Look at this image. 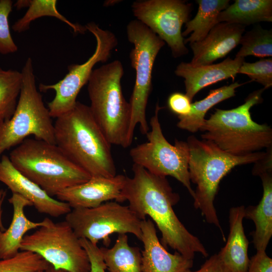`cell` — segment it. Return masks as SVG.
<instances>
[{
    "mask_svg": "<svg viewBox=\"0 0 272 272\" xmlns=\"http://www.w3.org/2000/svg\"><path fill=\"white\" fill-rule=\"evenodd\" d=\"M100 248L109 272H142L141 250L129 245L126 234H118L111 248Z\"/></svg>",
    "mask_w": 272,
    "mask_h": 272,
    "instance_id": "cell-23",
    "label": "cell"
},
{
    "mask_svg": "<svg viewBox=\"0 0 272 272\" xmlns=\"http://www.w3.org/2000/svg\"><path fill=\"white\" fill-rule=\"evenodd\" d=\"M0 181L12 192L18 194L32 202L41 214L57 218L71 210L69 205L48 195L41 188L22 175L11 163L9 156L0 157Z\"/></svg>",
    "mask_w": 272,
    "mask_h": 272,
    "instance_id": "cell-16",
    "label": "cell"
},
{
    "mask_svg": "<svg viewBox=\"0 0 272 272\" xmlns=\"http://www.w3.org/2000/svg\"><path fill=\"white\" fill-rule=\"evenodd\" d=\"M56 0H20L14 6L20 10L27 7L28 9L25 15L13 25L12 29L21 33L30 28L31 23L36 19L44 16L55 17L68 25L75 33L84 34L87 31L85 26L75 24L61 15L56 8Z\"/></svg>",
    "mask_w": 272,
    "mask_h": 272,
    "instance_id": "cell-26",
    "label": "cell"
},
{
    "mask_svg": "<svg viewBox=\"0 0 272 272\" xmlns=\"http://www.w3.org/2000/svg\"><path fill=\"white\" fill-rule=\"evenodd\" d=\"M9 157L17 170L52 197L91 177L56 144L35 138L25 139L11 152Z\"/></svg>",
    "mask_w": 272,
    "mask_h": 272,
    "instance_id": "cell-5",
    "label": "cell"
},
{
    "mask_svg": "<svg viewBox=\"0 0 272 272\" xmlns=\"http://www.w3.org/2000/svg\"><path fill=\"white\" fill-rule=\"evenodd\" d=\"M184 272H233L221 260L218 253L212 255L195 271L190 269Z\"/></svg>",
    "mask_w": 272,
    "mask_h": 272,
    "instance_id": "cell-35",
    "label": "cell"
},
{
    "mask_svg": "<svg viewBox=\"0 0 272 272\" xmlns=\"http://www.w3.org/2000/svg\"><path fill=\"white\" fill-rule=\"evenodd\" d=\"M6 191L4 189H0V231H5L2 221V205L6 195Z\"/></svg>",
    "mask_w": 272,
    "mask_h": 272,
    "instance_id": "cell-36",
    "label": "cell"
},
{
    "mask_svg": "<svg viewBox=\"0 0 272 272\" xmlns=\"http://www.w3.org/2000/svg\"><path fill=\"white\" fill-rule=\"evenodd\" d=\"M198 8L194 18L186 24V29L182 32V36L191 33L184 40L189 44L204 39L212 29L217 24V18L221 12L229 5V0H197Z\"/></svg>",
    "mask_w": 272,
    "mask_h": 272,
    "instance_id": "cell-24",
    "label": "cell"
},
{
    "mask_svg": "<svg viewBox=\"0 0 272 272\" xmlns=\"http://www.w3.org/2000/svg\"><path fill=\"white\" fill-rule=\"evenodd\" d=\"M254 164L252 174L261 178L262 196L257 205L245 208L244 218L255 224L251 235L256 251H266L272 236V151L267 150L264 157Z\"/></svg>",
    "mask_w": 272,
    "mask_h": 272,
    "instance_id": "cell-15",
    "label": "cell"
},
{
    "mask_svg": "<svg viewBox=\"0 0 272 272\" xmlns=\"http://www.w3.org/2000/svg\"><path fill=\"white\" fill-rule=\"evenodd\" d=\"M38 272H44L43 271H38Z\"/></svg>",
    "mask_w": 272,
    "mask_h": 272,
    "instance_id": "cell-38",
    "label": "cell"
},
{
    "mask_svg": "<svg viewBox=\"0 0 272 272\" xmlns=\"http://www.w3.org/2000/svg\"><path fill=\"white\" fill-rule=\"evenodd\" d=\"M44 220V225L24 237L20 251L39 254L56 269L89 272L88 256L67 223L65 221L54 223L48 218Z\"/></svg>",
    "mask_w": 272,
    "mask_h": 272,
    "instance_id": "cell-10",
    "label": "cell"
},
{
    "mask_svg": "<svg viewBox=\"0 0 272 272\" xmlns=\"http://www.w3.org/2000/svg\"><path fill=\"white\" fill-rule=\"evenodd\" d=\"M247 272H272V259L266 251H257L249 260Z\"/></svg>",
    "mask_w": 272,
    "mask_h": 272,
    "instance_id": "cell-34",
    "label": "cell"
},
{
    "mask_svg": "<svg viewBox=\"0 0 272 272\" xmlns=\"http://www.w3.org/2000/svg\"><path fill=\"white\" fill-rule=\"evenodd\" d=\"M126 176H93L87 181L66 188L56 195L57 200L67 203L73 209L92 208L114 200L124 201L122 195Z\"/></svg>",
    "mask_w": 272,
    "mask_h": 272,
    "instance_id": "cell-14",
    "label": "cell"
},
{
    "mask_svg": "<svg viewBox=\"0 0 272 272\" xmlns=\"http://www.w3.org/2000/svg\"><path fill=\"white\" fill-rule=\"evenodd\" d=\"M191 8V4L181 0L137 1L131 5L137 20L168 44L174 58L188 52L181 28L188 21Z\"/></svg>",
    "mask_w": 272,
    "mask_h": 272,
    "instance_id": "cell-13",
    "label": "cell"
},
{
    "mask_svg": "<svg viewBox=\"0 0 272 272\" xmlns=\"http://www.w3.org/2000/svg\"><path fill=\"white\" fill-rule=\"evenodd\" d=\"M239 44L241 47L236 57L253 55L262 58L271 56L272 30L257 25L242 35Z\"/></svg>",
    "mask_w": 272,
    "mask_h": 272,
    "instance_id": "cell-28",
    "label": "cell"
},
{
    "mask_svg": "<svg viewBox=\"0 0 272 272\" xmlns=\"http://www.w3.org/2000/svg\"><path fill=\"white\" fill-rule=\"evenodd\" d=\"M85 27L96 40V49L92 55L82 64L69 65L68 73L56 83L39 85V89L41 92L49 90L55 92L54 98L48 103V109L51 117L57 118L74 107L77 101V96L82 88L88 83L94 66L99 62H106L112 50L118 44L114 33L102 29L94 22L87 23Z\"/></svg>",
    "mask_w": 272,
    "mask_h": 272,
    "instance_id": "cell-12",
    "label": "cell"
},
{
    "mask_svg": "<svg viewBox=\"0 0 272 272\" xmlns=\"http://www.w3.org/2000/svg\"><path fill=\"white\" fill-rule=\"evenodd\" d=\"M22 84L21 72L0 67V121L9 119L13 115Z\"/></svg>",
    "mask_w": 272,
    "mask_h": 272,
    "instance_id": "cell-27",
    "label": "cell"
},
{
    "mask_svg": "<svg viewBox=\"0 0 272 272\" xmlns=\"http://www.w3.org/2000/svg\"><path fill=\"white\" fill-rule=\"evenodd\" d=\"M65 221L77 236L94 245L101 240L105 247L110 244L114 233L133 234L141 240L142 220L128 206L116 201L105 202L92 208L73 209L66 214Z\"/></svg>",
    "mask_w": 272,
    "mask_h": 272,
    "instance_id": "cell-11",
    "label": "cell"
},
{
    "mask_svg": "<svg viewBox=\"0 0 272 272\" xmlns=\"http://www.w3.org/2000/svg\"><path fill=\"white\" fill-rule=\"evenodd\" d=\"M238 74L246 75L265 89L269 88L272 86V59L262 58L254 62H243Z\"/></svg>",
    "mask_w": 272,
    "mask_h": 272,
    "instance_id": "cell-30",
    "label": "cell"
},
{
    "mask_svg": "<svg viewBox=\"0 0 272 272\" xmlns=\"http://www.w3.org/2000/svg\"><path fill=\"white\" fill-rule=\"evenodd\" d=\"M13 208L11 223L5 231H0V259L11 258L20 250L21 244L26 233L37 229L45 224V220L39 222L30 220L24 213V208L33 206L29 200L22 196L12 193L8 199Z\"/></svg>",
    "mask_w": 272,
    "mask_h": 272,
    "instance_id": "cell-21",
    "label": "cell"
},
{
    "mask_svg": "<svg viewBox=\"0 0 272 272\" xmlns=\"http://www.w3.org/2000/svg\"><path fill=\"white\" fill-rule=\"evenodd\" d=\"M22 84L12 116L0 121V157L29 135L55 144L54 123L37 90L32 60L28 57L21 71Z\"/></svg>",
    "mask_w": 272,
    "mask_h": 272,
    "instance_id": "cell-7",
    "label": "cell"
},
{
    "mask_svg": "<svg viewBox=\"0 0 272 272\" xmlns=\"http://www.w3.org/2000/svg\"><path fill=\"white\" fill-rule=\"evenodd\" d=\"M189 156L188 172L190 181L196 185L193 205L199 210L207 222L214 225L226 239L214 206L220 181L236 166L254 163L264 157L266 152L235 156L218 148L212 142L188 138Z\"/></svg>",
    "mask_w": 272,
    "mask_h": 272,
    "instance_id": "cell-3",
    "label": "cell"
},
{
    "mask_svg": "<svg viewBox=\"0 0 272 272\" xmlns=\"http://www.w3.org/2000/svg\"><path fill=\"white\" fill-rule=\"evenodd\" d=\"M50 264L39 254L20 251L15 256L0 260V272L44 271Z\"/></svg>",
    "mask_w": 272,
    "mask_h": 272,
    "instance_id": "cell-29",
    "label": "cell"
},
{
    "mask_svg": "<svg viewBox=\"0 0 272 272\" xmlns=\"http://www.w3.org/2000/svg\"><path fill=\"white\" fill-rule=\"evenodd\" d=\"M245 208L240 206L230 209L229 233L226 245L218 253L233 272H247L250 260L248 256L249 241L243 225Z\"/></svg>",
    "mask_w": 272,
    "mask_h": 272,
    "instance_id": "cell-20",
    "label": "cell"
},
{
    "mask_svg": "<svg viewBox=\"0 0 272 272\" xmlns=\"http://www.w3.org/2000/svg\"><path fill=\"white\" fill-rule=\"evenodd\" d=\"M55 144L91 176L113 177L116 169L111 145L95 121L90 107L77 101L54 123Z\"/></svg>",
    "mask_w": 272,
    "mask_h": 272,
    "instance_id": "cell-2",
    "label": "cell"
},
{
    "mask_svg": "<svg viewBox=\"0 0 272 272\" xmlns=\"http://www.w3.org/2000/svg\"><path fill=\"white\" fill-rule=\"evenodd\" d=\"M245 26L226 22L219 23L202 40L189 44L193 66L212 64L226 56L239 44Z\"/></svg>",
    "mask_w": 272,
    "mask_h": 272,
    "instance_id": "cell-18",
    "label": "cell"
},
{
    "mask_svg": "<svg viewBox=\"0 0 272 272\" xmlns=\"http://www.w3.org/2000/svg\"><path fill=\"white\" fill-rule=\"evenodd\" d=\"M44 272H68L63 269H56L53 267L52 265H50L49 267L45 270Z\"/></svg>",
    "mask_w": 272,
    "mask_h": 272,
    "instance_id": "cell-37",
    "label": "cell"
},
{
    "mask_svg": "<svg viewBox=\"0 0 272 272\" xmlns=\"http://www.w3.org/2000/svg\"><path fill=\"white\" fill-rule=\"evenodd\" d=\"M144 250L142 251V272H184L190 269L193 260L176 252H169L157 235L154 222L144 220L141 223Z\"/></svg>",
    "mask_w": 272,
    "mask_h": 272,
    "instance_id": "cell-17",
    "label": "cell"
},
{
    "mask_svg": "<svg viewBox=\"0 0 272 272\" xmlns=\"http://www.w3.org/2000/svg\"><path fill=\"white\" fill-rule=\"evenodd\" d=\"M243 85L236 82L228 86L211 90L204 99L191 103V111L186 116H178L177 126L191 132L199 130L203 125L207 112L215 105L235 95L236 89Z\"/></svg>",
    "mask_w": 272,
    "mask_h": 272,
    "instance_id": "cell-25",
    "label": "cell"
},
{
    "mask_svg": "<svg viewBox=\"0 0 272 272\" xmlns=\"http://www.w3.org/2000/svg\"><path fill=\"white\" fill-rule=\"evenodd\" d=\"M170 109L178 116H186L191 111V101L186 94L175 92L171 94L168 99Z\"/></svg>",
    "mask_w": 272,
    "mask_h": 272,
    "instance_id": "cell-33",
    "label": "cell"
},
{
    "mask_svg": "<svg viewBox=\"0 0 272 272\" xmlns=\"http://www.w3.org/2000/svg\"><path fill=\"white\" fill-rule=\"evenodd\" d=\"M218 23L244 26L261 22H272L271 0H236L220 13Z\"/></svg>",
    "mask_w": 272,
    "mask_h": 272,
    "instance_id": "cell-22",
    "label": "cell"
},
{
    "mask_svg": "<svg viewBox=\"0 0 272 272\" xmlns=\"http://www.w3.org/2000/svg\"><path fill=\"white\" fill-rule=\"evenodd\" d=\"M12 7V1L0 0V53L3 55L18 50V47L11 36L8 21Z\"/></svg>",
    "mask_w": 272,
    "mask_h": 272,
    "instance_id": "cell-31",
    "label": "cell"
},
{
    "mask_svg": "<svg viewBox=\"0 0 272 272\" xmlns=\"http://www.w3.org/2000/svg\"><path fill=\"white\" fill-rule=\"evenodd\" d=\"M81 245L88 256L90 263L89 272H105L107 269L103 255L97 245H94L85 238H80Z\"/></svg>",
    "mask_w": 272,
    "mask_h": 272,
    "instance_id": "cell-32",
    "label": "cell"
},
{
    "mask_svg": "<svg viewBox=\"0 0 272 272\" xmlns=\"http://www.w3.org/2000/svg\"><path fill=\"white\" fill-rule=\"evenodd\" d=\"M123 74L119 60L105 64L93 70L87 90L91 112L104 135L111 145L126 148L130 145L128 132L131 110L122 91Z\"/></svg>",
    "mask_w": 272,
    "mask_h": 272,
    "instance_id": "cell-6",
    "label": "cell"
},
{
    "mask_svg": "<svg viewBox=\"0 0 272 272\" xmlns=\"http://www.w3.org/2000/svg\"><path fill=\"white\" fill-rule=\"evenodd\" d=\"M244 58L228 57L218 63L197 66L189 62H181L176 67L175 74L184 79L186 96L191 101L202 89L229 78L234 81Z\"/></svg>",
    "mask_w": 272,
    "mask_h": 272,
    "instance_id": "cell-19",
    "label": "cell"
},
{
    "mask_svg": "<svg viewBox=\"0 0 272 272\" xmlns=\"http://www.w3.org/2000/svg\"><path fill=\"white\" fill-rule=\"evenodd\" d=\"M162 108L157 103L155 114L150 120L151 130L146 134L148 141L131 149L130 156L133 164L139 165L157 176H170L181 182L193 198L188 172L189 152L187 142L175 140L174 145L165 138L159 120Z\"/></svg>",
    "mask_w": 272,
    "mask_h": 272,
    "instance_id": "cell-9",
    "label": "cell"
},
{
    "mask_svg": "<svg viewBox=\"0 0 272 272\" xmlns=\"http://www.w3.org/2000/svg\"><path fill=\"white\" fill-rule=\"evenodd\" d=\"M133 176L127 177L123 189L124 201L142 220L147 216L154 222L161 233V243L185 257L193 259L199 253L209 254L200 240L185 228L175 214L173 207L179 200L166 177L155 175L144 167L133 164Z\"/></svg>",
    "mask_w": 272,
    "mask_h": 272,
    "instance_id": "cell-1",
    "label": "cell"
},
{
    "mask_svg": "<svg viewBox=\"0 0 272 272\" xmlns=\"http://www.w3.org/2000/svg\"><path fill=\"white\" fill-rule=\"evenodd\" d=\"M127 39L133 44L129 56L135 72V80L130 99V120L128 141L131 145L136 126L147 134L150 129L146 118V107L152 90L154 63L165 42L148 27L137 20L130 21L126 26Z\"/></svg>",
    "mask_w": 272,
    "mask_h": 272,
    "instance_id": "cell-8",
    "label": "cell"
},
{
    "mask_svg": "<svg viewBox=\"0 0 272 272\" xmlns=\"http://www.w3.org/2000/svg\"><path fill=\"white\" fill-rule=\"evenodd\" d=\"M264 88L253 91L245 102L236 108L216 109L206 119L199 130L202 140L210 141L222 150L242 156L271 148L272 129L267 124H259L251 116L250 109L262 101Z\"/></svg>",
    "mask_w": 272,
    "mask_h": 272,
    "instance_id": "cell-4",
    "label": "cell"
}]
</instances>
